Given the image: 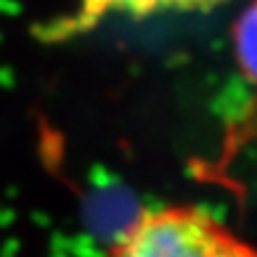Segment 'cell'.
<instances>
[{"mask_svg":"<svg viewBox=\"0 0 257 257\" xmlns=\"http://www.w3.org/2000/svg\"><path fill=\"white\" fill-rule=\"evenodd\" d=\"M109 257H257V248L202 208L165 206L124 227Z\"/></svg>","mask_w":257,"mask_h":257,"instance_id":"6da1fadb","label":"cell"},{"mask_svg":"<svg viewBox=\"0 0 257 257\" xmlns=\"http://www.w3.org/2000/svg\"><path fill=\"white\" fill-rule=\"evenodd\" d=\"M234 52L242 75L257 84V0L246 7L234 24Z\"/></svg>","mask_w":257,"mask_h":257,"instance_id":"7a4b0ae2","label":"cell"}]
</instances>
